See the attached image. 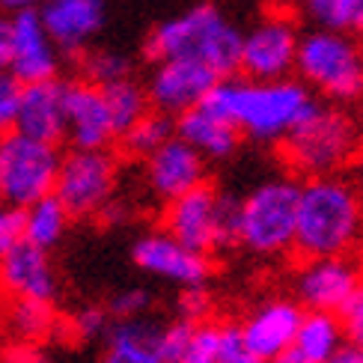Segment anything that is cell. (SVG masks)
I'll return each mask as SVG.
<instances>
[{
  "label": "cell",
  "mask_w": 363,
  "mask_h": 363,
  "mask_svg": "<svg viewBox=\"0 0 363 363\" xmlns=\"http://www.w3.org/2000/svg\"><path fill=\"white\" fill-rule=\"evenodd\" d=\"M206 108L226 116L238 125L241 134L259 140L277 143L295 125L319 108L310 86L304 81L277 78V81H253V78H220L211 93L203 99Z\"/></svg>",
  "instance_id": "cell-1"
},
{
  "label": "cell",
  "mask_w": 363,
  "mask_h": 363,
  "mask_svg": "<svg viewBox=\"0 0 363 363\" xmlns=\"http://www.w3.org/2000/svg\"><path fill=\"white\" fill-rule=\"evenodd\" d=\"M363 233V203L352 182L315 176L301 185L295 250L310 256H345Z\"/></svg>",
  "instance_id": "cell-2"
},
{
  "label": "cell",
  "mask_w": 363,
  "mask_h": 363,
  "mask_svg": "<svg viewBox=\"0 0 363 363\" xmlns=\"http://www.w3.org/2000/svg\"><path fill=\"white\" fill-rule=\"evenodd\" d=\"M241 42L245 33L223 18V12L211 4H196L182 15L161 21L149 33L143 54L161 63L170 57H194L215 69L220 78L241 72Z\"/></svg>",
  "instance_id": "cell-3"
},
{
  "label": "cell",
  "mask_w": 363,
  "mask_h": 363,
  "mask_svg": "<svg viewBox=\"0 0 363 363\" xmlns=\"http://www.w3.org/2000/svg\"><path fill=\"white\" fill-rule=\"evenodd\" d=\"M301 185L292 179H268L256 185L238 208V245L253 256L277 259L295 250Z\"/></svg>",
  "instance_id": "cell-4"
},
{
  "label": "cell",
  "mask_w": 363,
  "mask_h": 363,
  "mask_svg": "<svg viewBox=\"0 0 363 363\" xmlns=\"http://www.w3.org/2000/svg\"><path fill=\"white\" fill-rule=\"evenodd\" d=\"M280 143L286 164L298 176H334L357 152V125L342 111L319 104Z\"/></svg>",
  "instance_id": "cell-5"
},
{
  "label": "cell",
  "mask_w": 363,
  "mask_h": 363,
  "mask_svg": "<svg viewBox=\"0 0 363 363\" xmlns=\"http://www.w3.org/2000/svg\"><path fill=\"white\" fill-rule=\"evenodd\" d=\"M295 72L307 86L334 101L363 96V51L345 30L315 27L301 36Z\"/></svg>",
  "instance_id": "cell-6"
},
{
  "label": "cell",
  "mask_w": 363,
  "mask_h": 363,
  "mask_svg": "<svg viewBox=\"0 0 363 363\" xmlns=\"http://www.w3.org/2000/svg\"><path fill=\"white\" fill-rule=\"evenodd\" d=\"M238 208L241 200L233 194H218L215 188L200 185L167 203L164 230L200 253H211L215 247L226 250L238 245Z\"/></svg>",
  "instance_id": "cell-7"
},
{
  "label": "cell",
  "mask_w": 363,
  "mask_h": 363,
  "mask_svg": "<svg viewBox=\"0 0 363 363\" xmlns=\"http://www.w3.org/2000/svg\"><path fill=\"white\" fill-rule=\"evenodd\" d=\"M57 143L27 138L21 131H9L0 138V203L27 208L42 196L54 194L60 176Z\"/></svg>",
  "instance_id": "cell-8"
},
{
  "label": "cell",
  "mask_w": 363,
  "mask_h": 363,
  "mask_svg": "<svg viewBox=\"0 0 363 363\" xmlns=\"http://www.w3.org/2000/svg\"><path fill=\"white\" fill-rule=\"evenodd\" d=\"M116 191V161L104 149H74L63 155L54 194L72 211V218L101 215Z\"/></svg>",
  "instance_id": "cell-9"
},
{
  "label": "cell",
  "mask_w": 363,
  "mask_h": 363,
  "mask_svg": "<svg viewBox=\"0 0 363 363\" xmlns=\"http://www.w3.org/2000/svg\"><path fill=\"white\" fill-rule=\"evenodd\" d=\"M301 33L289 15H265L256 21L241 42V72L253 81L289 78L298 63Z\"/></svg>",
  "instance_id": "cell-10"
},
{
  "label": "cell",
  "mask_w": 363,
  "mask_h": 363,
  "mask_svg": "<svg viewBox=\"0 0 363 363\" xmlns=\"http://www.w3.org/2000/svg\"><path fill=\"white\" fill-rule=\"evenodd\" d=\"M218 81H220V74L208 63H203V60L170 57L155 66L146 93H149V101H152L155 111L179 116V113L196 108V104H203V99L211 93V86Z\"/></svg>",
  "instance_id": "cell-11"
},
{
  "label": "cell",
  "mask_w": 363,
  "mask_h": 363,
  "mask_svg": "<svg viewBox=\"0 0 363 363\" xmlns=\"http://www.w3.org/2000/svg\"><path fill=\"white\" fill-rule=\"evenodd\" d=\"M131 259L140 271H146V274L176 283L182 289H194V286H203L208 280L206 253L182 245L167 230L140 235L131 247Z\"/></svg>",
  "instance_id": "cell-12"
},
{
  "label": "cell",
  "mask_w": 363,
  "mask_h": 363,
  "mask_svg": "<svg viewBox=\"0 0 363 363\" xmlns=\"http://www.w3.org/2000/svg\"><path fill=\"white\" fill-rule=\"evenodd\" d=\"M360 283L363 274L349 256H310L295 274V295L307 310L340 313Z\"/></svg>",
  "instance_id": "cell-13"
},
{
  "label": "cell",
  "mask_w": 363,
  "mask_h": 363,
  "mask_svg": "<svg viewBox=\"0 0 363 363\" xmlns=\"http://www.w3.org/2000/svg\"><path fill=\"white\" fill-rule=\"evenodd\" d=\"M60 69V48L45 27L39 9L27 6L18 9L12 18V60L9 72L21 84L57 78Z\"/></svg>",
  "instance_id": "cell-14"
},
{
  "label": "cell",
  "mask_w": 363,
  "mask_h": 363,
  "mask_svg": "<svg viewBox=\"0 0 363 363\" xmlns=\"http://www.w3.org/2000/svg\"><path fill=\"white\" fill-rule=\"evenodd\" d=\"M206 155L194 149L185 138H173L146 158V182L158 200L170 203L176 196L206 185Z\"/></svg>",
  "instance_id": "cell-15"
},
{
  "label": "cell",
  "mask_w": 363,
  "mask_h": 363,
  "mask_svg": "<svg viewBox=\"0 0 363 363\" xmlns=\"http://www.w3.org/2000/svg\"><path fill=\"white\" fill-rule=\"evenodd\" d=\"M66 138L74 149H108L116 138L104 89L93 81H69L66 89Z\"/></svg>",
  "instance_id": "cell-16"
},
{
  "label": "cell",
  "mask_w": 363,
  "mask_h": 363,
  "mask_svg": "<svg viewBox=\"0 0 363 363\" xmlns=\"http://www.w3.org/2000/svg\"><path fill=\"white\" fill-rule=\"evenodd\" d=\"M0 289L9 298L54 301L60 283H57V271L48 259V250L21 238L12 250L0 256Z\"/></svg>",
  "instance_id": "cell-17"
},
{
  "label": "cell",
  "mask_w": 363,
  "mask_h": 363,
  "mask_svg": "<svg viewBox=\"0 0 363 363\" xmlns=\"http://www.w3.org/2000/svg\"><path fill=\"white\" fill-rule=\"evenodd\" d=\"M301 319H304V310L295 301H265L241 322V334H245L253 354L268 363L292 352Z\"/></svg>",
  "instance_id": "cell-18"
},
{
  "label": "cell",
  "mask_w": 363,
  "mask_h": 363,
  "mask_svg": "<svg viewBox=\"0 0 363 363\" xmlns=\"http://www.w3.org/2000/svg\"><path fill=\"white\" fill-rule=\"evenodd\" d=\"M66 89H69V81H60V78L24 84L15 131L45 143L63 140L66 138Z\"/></svg>",
  "instance_id": "cell-19"
},
{
  "label": "cell",
  "mask_w": 363,
  "mask_h": 363,
  "mask_svg": "<svg viewBox=\"0 0 363 363\" xmlns=\"http://www.w3.org/2000/svg\"><path fill=\"white\" fill-rule=\"evenodd\" d=\"M39 15L57 48L78 54L104 27V0H45Z\"/></svg>",
  "instance_id": "cell-20"
},
{
  "label": "cell",
  "mask_w": 363,
  "mask_h": 363,
  "mask_svg": "<svg viewBox=\"0 0 363 363\" xmlns=\"http://www.w3.org/2000/svg\"><path fill=\"white\" fill-rule=\"evenodd\" d=\"M176 134H179V138H185L194 149H200L208 161L233 158L238 143H241L238 125L230 123L226 116L215 113L211 108H206V104H196V108L179 113Z\"/></svg>",
  "instance_id": "cell-21"
},
{
  "label": "cell",
  "mask_w": 363,
  "mask_h": 363,
  "mask_svg": "<svg viewBox=\"0 0 363 363\" xmlns=\"http://www.w3.org/2000/svg\"><path fill=\"white\" fill-rule=\"evenodd\" d=\"M161 328L146 319H119L104 340L101 363H167L158 342Z\"/></svg>",
  "instance_id": "cell-22"
},
{
  "label": "cell",
  "mask_w": 363,
  "mask_h": 363,
  "mask_svg": "<svg viewBox=\"0 0 363 363\" xmlns=\"http://www.w3.org/2000/svg\"><path fill=\"white\" fill-rule=\"evenodd\" d=\"M342 345H349L342 315L330 310H307L304 319H301L292 352L307 363H328Z\"/></svg>",
  "instance_id": "cell-23"
},
{
  "label": "cell",
  "mask_w": 363,
  "mask_h": 363,
  "mask_svg": "<svg viewBox=\"0 0 363 363\" xmlns=\"http://www.w3.org/2000/svg\"><path fill=\"white\" fill-rule=\"evenodd\" d=\"M69 220H72V211L63 206V200L57 194H48L24 208V238L33 241L36 247L51 250L66 235Z\"/></svg>",
  "instance_id": "cell-24"
},
{
  "label": "cell",
  "mask_w": 363,
  "mask_h": 363,
  "mask_svg": "<svg viewBox=\"0 0 363 363\" xmlns=\"http://www.w3.org/2000/svg\"><path fill=\"white\" fill-rule=\"evenodd\" d=\"M173 134H176V123H173L170 113L146 111L119 140H123V149L131 158H149L155 149H161L164 143H167Z\"/></svg>",
  "instance_id": "cell-25"
},
{
  "label": "cell",
  "mask_w": 363,
  "mask_h": 363,
  "mask_svg": "<svg viewBox=\"0 0 363 363\" xmlns=\"http://www.w3.org/2000/svg\"><path fill=\"white\" fill-rule=\"evenodd\" d=\"M104 99H108V108H111V116H113V128H116V138L138 123V119L149 111V93L131 78H123V81H113V84H104Z\"/></svg>",
  "instance_id": "cell-26"
},
{
  "label": "cell",
  "mask_w": 363,
  "mask_h": 363,
  "mask_svg": "<svg viewBox=\"0 0 363 363\" xmlns=\"http://www.w3.org/2000/svg\"><path fill=\"white\" fill-rule=\"evenodd\" d=\"M9 330L24 342H33L45 337L54 328V310L51 301H33V298H12V307L6 315Z\"/></svg>",
  "instance_id": "cell-27"
},
{
  "label": "cell",
  "mask_w": 363,
  "mask_h": 363,
  "mask_svg": "<svg viewBox=\"0 0 363 363\" xmlns=\"http://www.w3.org/2000/svg\"><path fill=\"white\" fill-rule=\"evenodd\" d=\"M363 12V0H304V15L315 27L354 30Z\"/></svg>",
  "instance_id": "cell-28"
},
{
  "label": "cell",
  "mask_w": 363,
  "mask_h": 363,
  "mask_svg": "<svg viewBox=\"0 0 363 363\" xmlns=\"http://www.w3.org/2000/svg\"><path fill=\"white\" fill-rule=\"evenodd\" d=\"M81 69H84V78L99 84V86L131 78V60L125 54H119V51H93V54H86Z\"/></svg>",
  "instance_id": "cell-29"
},
{
  "label": "cell",
  "mask_w": 363,
  "mask_h": 363,
  "mask_svg": "<svg viewBox=\"0 0 363 363\" xmlns=\"http://www.w3.org/2000/svg\"><path fill=\"white\" fill-rule=\"evenodd\" d=\"M218 363H262L247 345L241 325H220L218 330Z\"/></svg>",
  "instance_id": "cell-30"
},
{
  "label": "cell",
  "mask_w": 363,
  "mask_h": 363,
  "mask_svg": "<svg viewBox=\"0 0 363 363\" xmlns=\"http://www.w3.org/2000/svg\"><path fill=\"white\" fill-rule=\"evenodd\" d=\"M194 330H196V322H194V319H185V315H179L176 322L164 325V328H161V334H158L164 360H167V363H176L182 354H185V349H188L191 340H194Z\"/></svg>",
  "instance_id": "cell-31"
},
{
  "label": "cell",
  "mask_w": 363,
  "mask_h": 363,
  "mask_svg": "<svg viewBox=\"0 0 363 363\" xmlns=\"http://www.w3.org/2000/svg\"><path fill=\"white\" fill-rule=\"evenodd\" d=\"M21 89L24 84L9 69L0 72V138L15 131V119H18V108H21Z\"/></svg>",
  "instance_id": "cell-32"
},
{
  "label": "cell",
  "mask_w": 363,
  "mask_h": 363,
  "mask_svg": "<svg viewBox=\"0 0 363 363\" xmlns=\"http://www.w3.org/2000/svg\"><path fill=\"white\" fill-rule=\"evenodd\" d=\"M218 330L220 325H196L191 345L176 363H218Z\"/></svg>",
  "instance_id": "cell-33"
},
{
  "label": "cell",
  "mask_w": 363,
  "mask_h": 363,
  "mask_svg": "<svg viewBox=\"0 0 363 363\" xmlns=\"http://www.w3.org/2000/svg\"><path fill=\"white\" fill-rule=\"evenodd\" d=\"M24 238V208L0 203V256Z\"/></svg>",
  "instance_id": "cell-34"
},
{
  "label": "cell",
  "mask_w": 363,
  "mask_h": 363,
  "mask_svg": "<svg viewBox=\"0 0 363 363\" xmlns=\"http://www.w3.org/2000/svg\"><path fill=\"white\" fill-rule=\"evenodd\" d=\"M340 315H342V325H345V340H349L354 349L363 352V283L354 289V295L345 301Z\"/></svg>",
  "instance_id": "cell-35"
},
{
  "label": "cell",
  "mask_w": 363,
  "mask_h": 363,
  "mask_svg": "<svg viewBox=\"0 0 363 363\" xmlns=\"http://www.w3.org/2000/svg\"><path fill=\"white\" fill-rule=\"evenodd\" d=\"M108 328V313L101 307H81L78 313L72 315V330L78 334L81 340H96L104 334Z\"/></svg>",
  "instance_id": "cell-36"
},
{
  "label": "cell",
  "mask_w": 363,
  "mask_h": 363,
  "mask_svg": "<svg viewBox=\"0 0 363 363\" xmlns=\"http://www.w3.org/2000/svg\"><path fill=\"white\" fill-rule=\"evenodd\" d=\"M146 307H149V292L143 289H128L111 298V313L116 319H138V315L146 313Z\"/></svg>",
  "instance_id": "cell-37"
},
{
  "label": "cell",
  "mask_w": 363,
  "mask_h": 363,
  "mask_svg": "<svg viewBox=\"0 0 363 363\" xmlns=\"http://www.w3.org/2000/svg\"><path fill=\"white\" fill-rule=\"evenodd\" d=\"M179 310H182V315H185V319H194V322L203 319L206 310H208V298H206V292H203V286H194V289H188L185 295H182Z\"/></svg>",
  "instance_id": "cell-38"
},
{
  "label": "cell",
  "mask_w": 363,
  "mask_h": 363,
  "mask_svg": "<svg viewBox=\"0 0 363 363\" xmlns=\"http://www.w3.org/2000/svg\"><path fill=\"white\" fill-rule=\"evenodd\" d=\"M6 363H48V357H45L39 349H33V345H15V349L6 354Z\"/></svg>",
  "instance_id": "cell-39"
},
{
  "label": "cell",
  "mask_w": 363,
  "mask_h": 363,
  "mask_svg": "<svg viewBox=\"0 0 363 363\" xmlns=\"http://www.w3.org/2000/svg\"><path fill=\"white\" fill-rule=\"evenodd\" d=\"M12 60V21L0 18V72L9 69Z\"/></svg>",
  "instance_id": "cell-40"
},
{
  "label": "cell",
  "mask_w": 363,
  "mask_h": 363,
  "mask_svg": "<svg viewBox=\"0 0 363 363\" xmlns=\"http://www.w3.org/2000/svg\"><path fill=\"white\" fill-rule=\"evenodd\" d=\"M328 363H363V352L360 349H354V345L349 342V345H342V349L330 357Z\"/></svg>",
  "instance_id": "cell-41"
},
{
  "label": "cell",
  "mask_w": 363,
  "mask_h": 363,
  "mask_svg": "<svg viewBox=\"0 0 363 363\" xmlns=\"http://www.w3.org/2000/svg\"><path fill=\"white\" fill-rule=\"evenodd\" d=\"M4 6L9 9H27V6H36V4H45V0H0Z\"/></svg>",
  "instance_id": "cell-42"
},
{
  "label": "cell",
  "mask_w": 363,
  "mask_h": 363,
  "mask_svg": "<svg viewBox=\"0 0 363 363\" xmlns=\"http://www.w3.org/2000/svg\"><path fill=\"white\" fill-rule=\"evenodd\" d=\"M268 363H307V360L298 357L295 352H289V354H283V357H277V360H268Z\"/></svg>",
  "instance_id": "cell-43"
},
{
  "label": "cell",
  "mask_w": 363,
  "mask_h": 363,
  "mask_svg": "<svg viewBox=\"0 0 363 363\" xmlns=\"http://www.w3.org/2000/svg\"><path fill=\"white\" fill-rule=\"evenodd\" d=\"M354 30H357V33L363 36V12H360V18H357V27H354Z\"/></svg>",
  "instance_id": "cell-44"
},
{
  "label": "cell",
  "mask_w": 363,
  "mask_h": 363,
  "mask_svg": "<svg viewBox=\"0 0 363 363\" xmlns=\"http://www.w3.org/2000/svg\"><path fill=\"white\" fill-rule=\"evenodd\" d=\"M360 176H363V155H360Z\"/></svg>",
  "instance_id": "cell-45"
}]
</instances>
